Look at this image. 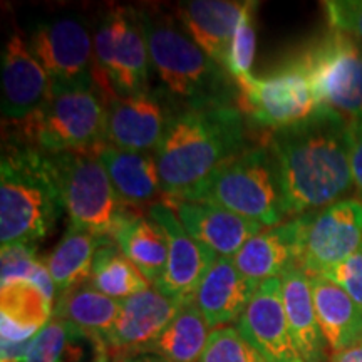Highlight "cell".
<instances>
[{"label": "cell", "instance_id": "obj_12", "mask_svg": "<svg viewBox=\"0 0 362 362\" xmlns=\"http://www.w3.org/2000/svg\"><path fill=\"white\" fill-rule=\"evenodd\" d=\"M300 269L322 275L362 245V202L347 198L305 214Z\"/></svg>", "mask_w": 362, "mask_h": 362}, {"label": "cell", "instance_id": "obj_15", "mask_svg": "<svg viewBox=\"0 0 362 362\" xmlns=\"http://www.w3.org/2000/svg\"><path fill=\"white\" fill-rule=\"evenodd\" d=\"M51 78L30 51L22 34H12L2 51V117L19 124L45 103Z\"/></svg>", "mask_w": 362, "mask_h": 362}, {"label": "cell", "instance_id": "obj_23", "mask_svg": "<svg viewBox=\"0 0 362 362\" xmlns=\"http://www.w3.org/2000/svg\"><path fill=\"white\" fill-rule=\"evenodd\" d=\"M99 160L124 205L136 208L149 203L151 206L153 203L165 200L158 163L153 153L106 146L99 153Z\"/></svg>", "mask_w": 362, "mask_h": 362}, {"label": "cell", "instance_id": "obj_3", "mask_svg": "<svg viewBox=\"0 0 362 362\" xmlns=\"http://www.w3.org/2000/svg\"><path fill=\"white\" fill-rule=\"evenodd\" d=\"M139 16L153 69L180 107L237 104V84L193 42L176 17L158 8H144Z\"/></svg>", "mask_w": 362, "mask_h": 362}, {"label": "cell", "instance_id": "obj_30", "mask_svg": "<svg viewBox=\"0 0 362 362\" xmlns=\"http://www.w3.org/2000/svg\"><path fill=\"white\" fill-rule=\"evenodd\" d=\"M90 339L64 320L52 319L33 339L22 362H83Z\"/></svg>", "mask_w": 362, "mask_h": 362}, {"label": "cell", "instance_id": "obj_25", "mask_svg": "<svg viewBox=\"0 0 362 362\" xmlns=\"http://www.w3.org/2000/svg\"><path fill=\"white\" fill-rule=\"evenodd\" d=\"M280 280L285 317L298 352L305 362H325L329 346L317 322L307 274L300 267H293Z\"/></svg>", "mask_w": 362, "mask_h": 362}, {"label": "cell", "instance_id": "obj_7", "mask_svg": "<svg viewBox=\"0 0 362 362\" xmlns=\"http://www.w3.org/2000/svg\"><path fill=\"white\" fill-rule=\"evenodd\" d=\"M94 79L104 101L149 90V52L139 11L111 7L94 29Z\"/></svg>", "mask_w": 362, "mask_h": 362}, {"label": "cell", "instance_id": "obj_31", "mask_svg": "<svg viewBox=\"0 0 362 362\" xmlns=\"http://www.w3.org/2000/svg\"><path fill=\"white\" fill-rule=\"evenodd\" d=\"M2 315L27 327L42 329L54 314V304L34 284L21 280L2 285Z\"/></svg>", "mask_w": 362, "mask_h": 362}, {"label": "cell", "instance_id": "obj_33", "mask_svg": "<svg viewBox=\"0 0 362 362\" xmlns=\"http://www.w3.org/2000/svg\"><path fill=\"white\" fill-rule=\"evenodd\" d=\"M200 362H267L245 337L238 327L225 325L215 329L208 339L206 349Z\"/></svg>", "mask_w": 362, "mask_h": 362}, {"label": "cell", "instance_id": "obj_6", "mask_svg": "<svg viewBox=\"0 0 362 362\" xmlns=\"http://www.w3.org/2000/svg\"><path fill=\"white\" fill-rule=\"evenodd\" d=\"M185 202L210 203L269 228L285 218L277 161L267 143L226 161Z\"/></svg>", "mask_w": 362, "mask_h": 362}, {"label": "cell", "instance_id": "obj_9", "mask_svg": "<svg viewBox=\"0 0 362 362\" xmlns=\"http://www.w3.org/2000/svg\"><path fill=\"white\" fill-rule=\"evenodd\" d=\"M319 107L347 119L362 117V45L332 30L298 61Z\"/></svg>", "mask_w": 362, "mask_h": 362}, {"label": "cell", "instance_id": "obj_10", "mask_svg": "<svg viewBox=\"0 0 362 362\" xmlns=\"http://www.w3.org/2000/svg\"><path fill=\"white\" fill-rule=\"evenodd\" d=\"M237 89L242 115L270 131L300 123L319 110L310 81L298 62L267 78L248 76Z\"/></svg>", "mask_w": 362, "mask_h": 362}, {"label": "cell", "instance_id": "obj_17", "mask_svg": "<svg viewBox=\"0 0 362 362\" xmlns=\"http://www.w3.org/2000/svg\"><path fill=\"white\" fill-rule=\"evenodd\" d=\"M181 307L183 304L165 297L156 288L124 298L104 347L117 357L144 352L168 327Z\"/></svg>", "mask_w": 362, "mask_h": 362}, {"label": "cell", "instance_id": "obj_22", "mask_svg": "<svg viewBox=\"0 0 362 362\" xmlns=\"http://www.w3.org/2000/svg\"><path fill=\"white\" fill-rule=\"evenodd\" d=\"M317 322L332 354L362 344V309L324 275L307 274Z\"/></svg>", "mask_w": 362, "mask_h": 362}, {"label": "cell", "instance_id": "obj_5", "mask_svg": "<svg viewBox=\"0 0 362 362\" xmlns=\"http://www.w3.org/2000/svg\"><path fill=\"white\" fill-rule=\"evenodd\" d=\"M107 106L96 79L52 83L47 99L33 116L16 126L17 143L45 155H99L106 141Z\"/></svg>", "mask_w": 362, "mask_h": 362}, {"label": "cell", "instance_id": "obj_28", "mask_svg": "<svg viewBox=\"0 0 362 362\" xmlns=\"http://www.w3.org/2000/svg\"><path fill=\"white\" fill-rule=\"evenodd\" d=\"M210 325L194 304H183L168 327L144 352H153L170 362H200L210 339Z\"/></svg>", "mask_w": 362, "mask_h": 362}, {"label": "cell", "instance_id": "obj_24", "mask_svg": "<svg viewBox=\"0 0 362 362\" xmlns=\"http://www.w3.org/2000/svg\"><path fill=\"white\" fill-rule=\"evenodd\" d=\"M112 240L143 277L155 285L168 260V242L161 226L149 215L139 214L138 208L126 206Z\"/></svg>", "mask_w": 362, "mask_h": 362}, {"label": "cell", "instance_id": "obj_29", "mask_svg": "<svg viewBox=\"0 0 362 362\" xmlns=\"http://www.w3.org/2000/svg\"><path fill=\"white\" fill-rule=\"evenodd\" d=\"M89 282L104 296L116 300H124L149 288L148 280L121 253L112 238H107L96 252Z\"/></svg>", "mask_w": 362, "mask_h": 362}, {"label": "cell", "instance_id": "obj_26", "mask_svg": "<svg viewBox=\"0 0 362 362\" xmlns=\"http://www.w3.org/2000/svg\"><path fill=\"white\" fill-rule=\"evenodd\" d=\"M119 310L121 300L104 296L88 282L59 293L52 317L69 322L94 344L104 346V341L115 327Z\"/></svg>", "mask_w": 362, "mask_h": 362}, {"label": "cell", "instance_id": "obj_40", "mask_svg": "<svg viewBox=\"0 0 362 362\" xmlns=\"http://www.w3.org/2000/svg\"><path fill=\"white\" fill-rule=\"evenodd\" d=\"M90 362H121V359L117 356L111 354V352L107 351L104 346H101V344H98L96 352L93 354V359H90Z\"/></svg>", "mask_w": 362, "mask_h": 362}, {"label": "cell", "instance_id": "obj_13", "mask_svg": "<svg viewBox=\"0 0 362 362\" xmlns=\"http://www.w3.org/2000/svg\"><path fill=\"white\" fill-rule=\"evenodd\" d=\"M148 215L161 226L168 242V260L155 288L180 304L194 300L203 277L218 255L197 242L181 223L175 208L166 202L153 203Z\"/></svg>", "mask_w": 362, "mask_h": 362}, {"label": "cell", "instance_id": "obj_27", "mask_svg": "<svg viewBox=\"0 0 362 362\" xmlns=\"http://www.w3.org/2000/svg\"><path fill=\"white\" fill-rule=\"evenodd\" d=\"M107 238L110 237H96L67 225L61 242L45 259L57 296L89 282L94 257Z\"/></svg>", "mask_w": 362, "mask_h": 362}, {"label": "cell", "instance_id": "obj_19", "mask_svg": "<svg viewBox=\"0 0 362 362\" xmlns=\"http://www.w3.org/2000/svg\"><path fill=\"white\" fill-rule=\"evenodd\" d=\"M175 208L185 230L192 237L214 250L218 257L233 259L242 247L260 233L264 226L255 221L225 210V208L202 202L165 200Z\"/></svg>", "mask_w": 362, "mask_h": 362}, {"label": "cell", "instance_id": "obj_20", "mask_svg": "<svg viewBox=\"0 0 362 362\" xmlns=\"http://www.w3.org/2000/svg\"><path fill=\"white\" fill-rule=\"evenodd\" d=\"M259 285L238 270L233 259L218 257L194 293V304L210 329L225 327L240 320Z\"/></svg>", "mask_w": 362, "mask_h": 362}, {"label": "cell", "instance_id": "obj_21", "mask_svg": "<svg viewBox=\"0 0 362 362\" xmlns=\"http://www.w3.org/2000/svg\"><path fill=\"white\" fill-rule=\"evenodd\" d=\"M245 2L189 0L175 8L176 19L193 42L225 69L230 44L242 17ZM226 71V69H225Z\"/></svg>", "mask_w": 362, "mask_h": 362}, {"label": "cell", "instance_id": "obj_32", "mask_svg": "<svg viewBox=\"0 0 362 362\" xmlns=\"http://www.w3.org/2000/svg\"><path fill=\"white\" fill-rule=\"evenodd\" d=\"M257 2H245L242 17L235 29L232 44H230L228 61L225 69L235 84L252 76V66L257 51V30H255V8Z\"/></svg>", "mask_w": 362, "mask_h": 362}, {"label": "cell", "instance_id": "obj_8", "mask_svg": "<svg viewBox=\"0 0 362 362\" xmlns=\"http://www.w3.org/2000/svg\"><path fill=\"white\" fill-rule=\"evenodd\" d=\"M47 156L69 225L96 237L112 238L128 205L112 187L99 155L59 153Z\"/></svg>", "mask_w": 362, "mask_h": 362}, {"label": "cell", "instance_id": "obj_37", "mask_svg": "<svg viewBox=\"0 0 362 362\" xmlns=\"http://www.w3.org/2000/svg\"><path fill=\"white\" fill-rule=\"evenodd\" d=\"M349 139L352 181H354L362 202V117L349 119Z\"/></svg>", "mask_w": 362, "mask_h": 362}, {"label": "cell", "instance_id": "obj_36", "mask_svg": "<svg viewBox=\"0 0 362 362\" xmlns=\"http://www.w3.org/2000/svg\"><path fill=\"white\" fill-rule=\"evenodd\" d=\"M322 275L347 292V296L362 309V245L346 260Z\"/></svg>", "mask_w": 362, "mask_h": 362}, {"label": "cell", "instance_id": "obj_1", "mask_svg": "<svg viewBox=\"0 0 362 362\" xmlns=\"http://www.w3.org/2000/svg\"><path fill=\"white\" fill-rule=\"evenodd\" d=\"M269 148L277 161L285 216L332 205L352 187L349 119L319 107L307 119L272 131Z\"/></svg>", "mask_w": 362, "mask_h": 362}, {"label": "cell", "instance_id": "obj_14", "mask_svg": "<svg viewBox=\"0 0 362 362\" xmlns=\"http://www.w3.org/2000/svg\"><path fill=\"white\" fill-rule=\"evenodd\" d=\"M106 141L126 151L151 153L161 141L171 115L170 104L155 90L115 96L106 101Z\"/></svg>", "mask_w": 362, "mask_h": 362}, {"label": "cell", "instance_id": "obj_35", "mask_svg": "<svg viewBox=\"0 0 362 362\" xmlns=\"http://www.w3.org/2000/svg\"><path fill=\"white\" fill-rule=\"evenodd\" d=\"M322 7L334 30L362 45V0H327Z\"/></svg>", "mask_w": 362, "mask_h": 362}, {"label": "cell", "instance_id": "obj_34", "mask_svg": "<svg viewBox=\"0 0 362 362\" xmlns=\"http://www.w3.org/2000/svg\"><path fill=\"white\" fill-rule=\"evenodd\" d=\"M40 262L42 260H39L37 257V245H30V243L2 245V250H0V282L2 285L21 282V280L29 282Z\"/></svg>", "mask_w": 362, "mask_h": 362}, {"label": "cell", "instance_id": "obj_4", "mask_svg": "<svg viewBox=\"0 0 362 362\" xmlns=\"http://www.w3.org/2000/svg\"><path fill=\"white\" fill-rule=\"evenodd\" d=\"M64 211L51 161L24 144H8L0 163V242L37 245Z\"/></svg>", "mask_w": 362, "mask_h": 362}, {"label": "cell", "instance_id": "obj_38", "mask_svg": "<svg viewBox=\"0 0 362 362\" xmlns=\"http://www.w3.org/2000/svg\"><path fill=\"white\" fill-rule=\"evenodd\" d=\"M330 362H362V344H357L354 347L332 354Z\"/></svg>", "mask_w": 362, "mask_h": 362}, {"label": "cell", "instance_id": "obj_39", "mask_svg": "<svg viewBox=\"0 0 362 362\" xmlns=\"http://www.w3.org/2000/svg\"><path fill=\"white\" fill-rule=\"evenodd\" d=\"M121 362H170L165 357L153 354V352H139V354H131L119 357Z\"/></svg>", "mask_w": 362, "mask_h": 362}, {"label": "cell", "instance_id": "obj_18", "mask_svg": "<svg viewBox=\"0 0 362 362\" xmlns=\"http://www.w3.org/2000/svg\"><path fill=\"white\" fill-rule=\"evenodd\" d=\"M302 232V215L262 230L233 257L235 265L245 277L259 284L269 279H280L285 272L300 267Z\"/></svg>", "mask_w": 362, "mask_h": 362}, {"label": "cell", "instance_id": "obj_11", "mask_svg": "<svg viewBox=\"0 0 362 362\" xmlns=\"http://www.w3.org/2000/svg\"><path fill=\"white\" fill-rule=\"evenodd\" d=\"M27 42L51 83L94 79V30L81 17L57 16L39 21Z\"/></svg>", "mask_w": 362, "mask_h": 362}, {"label": "cell", "instance_id": "obj_16", "mask_svg": "<svg viewBox=\"0 0 362 362\" xmlns=\"http://www.w3.org/2000/svg\"><path fill=\"white\" fill-rule=\"evenodd\" d=\"M237 327L267 362H305L288 329L280 279L264 280L259 285Z\"/></svg>", "mask_w": 362, "mask_h": 362}, {"label": "cell", "instance_id": "obj_2", "mask_svg": "<svg viewBox=\"0 0 362 362\" xmlns=\"http://www.w3.org/2000/svg\"><path fill=\"white\" fill-rule=\"evenodd\" d=\"M245 148V123L237 104L176 110L155 149L165 200H188Z\"/></svg>", "mask_w": 362, "mask_h": 362}]
</instances>
